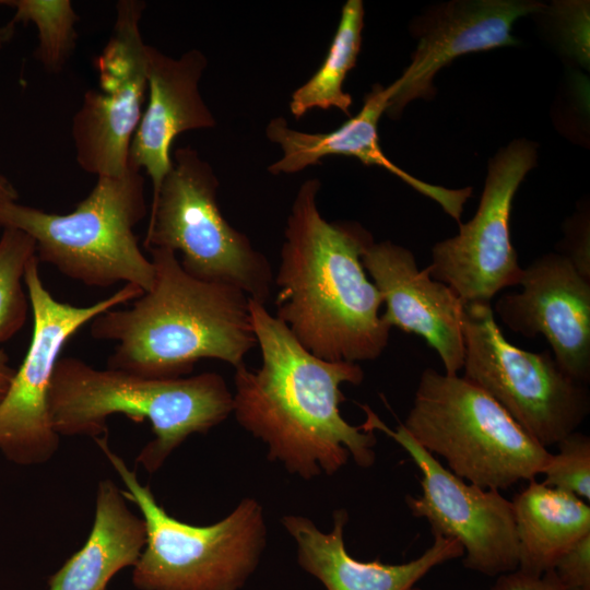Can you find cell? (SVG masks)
<instances>
[{
    "label": "cell",
    "mask_w": 590,
    "mask_h": 590,
    "mask_svg": "<svg viewBox=\"0 0 590 590\" xmlns=\"http://www.w3.org/2000/svg\"><path fill=\"white\" fill-rule=\"evenodd\" d=\"M519 548L518 570L541 576L575 542L590 533V507L581 498L536 482L511 500Z\"/></svg>",
    "instance_id": "44dd1931"
},
{
    "label": "cell",
    "mask_w": 590,
    "mask_h": 590,
    "mask_svg": "<svg viewBox=\"0 0 590 590\" xmlns=\"http://www.w3.org/2000/svg\"><path fill=\"white\" fill-rule=\"evenodd\" d=\"M145 3L120 0L109 40L95 58L98 86L88 90L72 119L81 168L97 177L128 169L129 148L148 93L146 44L140 32Z\"/></svg>",
    "instance_id": "4fadbf2b"
},
{
    "label": "cell",
    "mask_w": 590,
    "mask_h": 590,
    "mask_svg": "<svg viewBox=\"0 0 590 590\" xmlns=\"http://www.w3.org/2000/svg\"><path fill=\"white\" fill-rule=\"evenodd\" d=\"M402 425L455 475L482 488L534 480L551 455L480 387L433 368L421 374Z\"/></svg>",
    "instance_id": "52a82bcc"
},
{
    "label": "cell",
    "mask_w": 590,
    "mask_h": 590,
    "mask_svg": "<svg viewBox=\"0 0 590 590\" xmlns=\"http://www.w3.org/2000/svg\"><path fill=\"white\" fill-rule=\"evenodd\" d=\"M408 590H421V589H420V588H416V587L414 586V587H412V588H410V589H408Z\"/></svg>",
    "instance_id": "1f68e13d"
},
{
    "label": "cell",
    "mask_w": 590,
    "mask_h": 590,
    "mask_svg": "<svg viewBox=\"0 0 590 590\" xmlns=\"http://www.w3.org/2000/svg\"><path fill=\"white\" fill-rule=\"evenodd\" d=\"M536 144L516 139L488 162L476 213L459 223V233L438 241L425 269L430 278L450 286L464 304L489 300L504 288L519 285L523 268L510 238L515 194L536 164Z\"/></svg>",
    "instance_id": "7c38bea8"
},
{
    "label": "cell",
    "mask_w": 590,
    "mask_h": 590,
    "mask_svg": "<svg viewBox=\"0 0 590 590\" xmlns=\"http://www.w3.org/2000/svg\"><path fill=\"white\" fill-rule=\"evenodd\" d=\"M391 86L375 84L365 95L357 115L330 132L309 133L292 129L283 117L273 118L266 129L267 138L280 145L282 157L269 166V173L294 174L317 165L326 156L343 155L359 160L364 165L379 166L436 201L453 220L460 222L472 188L448 189L425 182L389 160L379 144L378 122L386 113Z\"/></svg>",
    "instance_id": "ac0fdd59"
},
{
    "label": "cell",
    "mask_w": 590,
    "mask_h": 590,
    "mask_svg": "<svg viewBox=\"0 0 590 590\" xmlns=\"http://www.w3.org/2000/svg\"><path fill=\"white\" fill-rule=\"evenodd\" d=\"M364 15L361 0H347L343 5L337 32L323 62L311 78L292 94L290 111L296 119L315 108H337L351 116L353 99L344 92L343 83L357 62Z\"/></svg>",
    "instance_id": "7402d4cb"
},
{
    "label": "cell",
    "mask_w": 590,
    "mask_h": 590,
    "mask_svg": "<svg viewBox=\"0 0 590 590\" xmlns=\"http://www.w3.org/2000/svg\"><path fill=\"white\" fill-rule=\"evenodd\" d=\"M0 5L15 9L8 27L32 22L38 34L35 58L47 72H60L71 57L76 43L79 21L69 0H8Z\"/></svg>",
    "instance_id": "603a6c76"
},
{
    "label": "cell",
    "mask_w": 590,
    "mask_h": 590,
    "mask_svg": "<svg viewBox=\"0 0 590 590\" xmlns=\"http://www.w3.org/2000/svg\"><path fill=\"white\" fill-rule=\"evenodd\" d=\"M219 179L191 146L174 152L151 214L144 247L179 251L191 276L231 285L267 306L274 288L268 258L233 227L217 203Z\"/></svg>",
    "instance_id": "ba28073f"
},
{
    "label": "cell",
    "mask_w": 590,
    "mask_h": 590,
    "mask_svg": "<svg viewBox=\"0 0 590 590\" xmlns=\"http://www.w3.org/2000/svg\"><path fill=\"white\" fill-rule=\"evenodd\" d=\"M146 543V527L127 505L122 489L104 479L84 545L48 579V590H106L121 569L134 566Z\"/></svg>",
    "instance_id": "ffe728a7"
},
{
    "label": "cell",
    "mask_w": 590,
    "mask_h": 590,
    "mask_svg": "<svg viewBox=\"0 0 590 590\" xmlns=\"http://www.w3.org/2000/svg\"><path fill=\"white\" fill-rule=\"evenodd\" d=\"M554 22L557 46L583 68H589V1H556L541 10Z\"/></svg>",
    "instance_id": "484cf974"
},
{
    "label": "cell",
    "mask_w": 590,
    "mask_h": 590,
    "mask_svg": "<svg viewBox=\"0 0 590 590\" xmlns=\"http://www.w3.org/2000/svg\"><path fill=\"white\" fill-rule=\"evenodd\" d=\"M347 520L346 510L338 509L332 530L322 532L303 516L287 515L282 519L296 542L298 564L327 590H408L434 567L464 554L458 541L434 535L432 546L408 563L361 562L345 548L343 531Z\"/></svg>",
    "instance_id": "d6986e66"
},
{
    "label": "cell",
    "mask_w": 590,
    "mask_h": 590,
    "mask_svg": "<svg viewBox=\"0 0 590 590\" xmlns=\"http://www.w3.org/2000/svg\"><path fill=\"white\" fill-rule=\"evenodd\" d=\"M361 260L386 304L382 321L423 338L439 355L445 374L458 375L464 363L465 305L459 295L420 270L413 252L392 241H370Z\"/></svg>",
    "instance_id": "2e32d148"
},
{
    "label": "cell",
    "mask_w": 590,
    "mask_h": 590,
    "mask_svg": "<svg viewBox=\"0 0 590 590\" xmlns=\"http://www.w3.org/2000/svg\"><path fill=\"white\" fill-rule=\"evenodd\" d=\"M19 193L13 184L0 173V201H16Z\"/></svg>",
    "instance_id": "4dcf8cb0"
},
{
    "label": "cell",
    "mask_w": 590,
    "mask_h": 590,
    "mask_svg": "<svg viewBox=\"0 0 590 590\" xmlns=\"http://www.w3.org/2000/svg\"><path fill=\"white\" fill-rule=\"evenodd\" d=\"M551 570L565 590H590V533L568 547Z\"/></svg>",
    "instance_id": "4316f807"
},
{
    "label": "cell",
    "mask_w": 590,
    "mask_h": 590,
    "mask_svg": "<svg viewBox=\"0 0 590 590\" xmlns=\"http://www.w3.org/2000/svg\"><path fill=\"white\" fill-rule=\"evenodd\" d=\"M541 474L544 485L590 499V438L577 430L560 439Z\"/></svg>",
    "instance_id": "d4e9b609"
},
{
    "label": "cell",
    "mask_w": 590,
    "mask_h": 590,
    "mask_svg": "<svg viewBox=\"0 0 590 590\" xmlns=\"http://www.w3.org/2000/svg\"><path fill=\"white\" fill-rule=\"evenodd\" d=\"M153 287L126 309L95 317L91 335L117 342L107 368L155 379L181 378L202 358L237 368L257 345L250 298L231 285L188 274L172 250H149Z\"/></svg>",
    "instance_id": "3957f363"
},
{
    "label": "cell",
    "mask_w": 590,
    "mask_h": 590,
    "mask_svg": "<svg viewBox=\"0 0 590 590\" xmlns=\"http://www.w3.org/2000/svg\"><path fill=\"white\" fill-rule=\"evenodd\" d=\"M544 7L535 0H453L430 8L412 23L417 46L409 67L390 84L387 115L397 119L410 102L430 99L434 76L458 57L518 45L514 23Z\"/></svg>",
    "instance_id": "5bb4252c"
},
{
    "label": "cell",
    "mask_w": 590,
    "mask_h": 590,
    "mask_svg": "<svg viewBox=\"0 0 590 590\" xmlns=\"http://www.w3.org/2000/svg\"><path fill=\"white\" fill-rule=\"evenodd\" d=\"M36 256L34 239L15 228H3L0 237V344L24 326L28 302L23 290L24 272Z\"/></svg>",
    "instance_id": "cb8c5ba5"
},
{
    "label": "cell",
    "mask_w": 590,
    "mask_h": 590,
    "mask_svg": "<svg viewBox=\"0 0 590 590\" xmlns=\"http://www.w3.org/2000/svg\"><path fill=\"white\" fill-rule=\"evenodd\" d=\"M146 211L144 178L128 163L119 177H97L88 196L68 214L0 201V227L30 235L38 261L72 280L94 287L125 282L148 292L155 269L133 232Z\"/></svg>",
    "instance_id": "5b68a950"
},
{
    "label": "cell",
    "mask_w": 590,
    "mask_h": 590,
    "mask_svg": "<svg viewBox=\"0 0 590 590\" xmlns=\"http://www.w3.org/2000/svg\"><path fill=\"white\" fill-rule=\"evenodd\" d=\"M320 186L317 178L306 180L287 216L274 316L317 357L373 361L386 350L391 330L361 260L374 239L358 223L328 222L317 205Z\"/></svg>",
    "instance_id": "7a4b0ae2"
},
{
    "label": "cell",
    "mask_w": 590,
    "mask_h": 590,
    "mask_svg": "<svg viewBox=\"0 0 590 590\" xmlns=\"http://www.w3.org/2000/svg\"><path fill=\"white\" fill-rule=\"evenodd\" d=\"M261 366L235 368L233 411L239 425L268 448V458L310 480L332 475L352 457L362 468L375 463L373 432L349 424L340 412L343 384L359 385L356 363L312 355L267 306L250 299Z\"/></svg>",
    "instance_id": "6da1fadb"
},
{
    "label": "cell",
    "mask_w": 590,
    "mask_h": 590,
    "mask_svg": "<svg viewBox=\"0 0 590 590\" xmlns=\"http://www.w3.org/2000/svg\"><path fill=\"white\" fill-rule=\"evenodd\" d=\"M208 59L199 49L179 58L146 46L148 104L132 137L128 163L144 169L152 181V204L173 166L172 144L185 131L214 128L199 83Z\"/></svg>",
    "instance_id": "e0dca14e"
},
{
    "label": "cell",
    "mask_w": 590,
    "mask_h": 590,
    "mask_svg": "<svg viewBox=\"0 0 590 590\" xmlns=\"http://www.w3.org/2000/svg\"><path fill=\"white\" fill-rule=\"evenodd\" d=\"M491 590H565L550 569L541 576H532L520 570L500 575Z\"/></svg>",
    "instance_id": "f1b7e54d"
},
{
    "label": "cell",
    "mask_w": 590,
    "mask_h": 590,
    "mask_svg": "<svg viewBox=\"0 0 590 590\" xmlns=\"http://www.w3.org/2000/svg\"><path fill=\"white\" fill-rule=\"evenodd\" d=\"M120 476L125 498L140 510L146 543L133 566L139 590H239L255 571L266 546L261 505L244 498L222 520L193 526L169 515L149 485L115 453L108 437L94 439Z\"/></svg>",
    "instance_id": "8992f818"
},
{
    "label": "cell",
    "mask_w": 590,
    "mask_h": 590,
    "mask_svg": "<svg viewBox=\"0 0 590 590\" xmlns=\"http://www.w3.org/2000/svg\"><path fill=\"white\" fill-rule=\"evenodd\" d=\"M521 291L500 296L495 311L511 331L542 334L558 366L590 380V280L562 253H546L523 269Z\"/></svg>",
    "instance_id": "9a60e30c"
},
{
    "label": "cell",
    "mask_w": 590,
    "mask_h": 590,
    "mask_svg": "<svg viewBox=\"0 0 590 590\" xmlns=\"http://www.w3.org/2000/svg\"><path fill=\"white\" fill-rule=\"evenodd\" d=\"M24 284L33 314V335L0 402V451L10 462L27 467L48 462L59 448L60 436L51 424L48 394L55 366L67 341L98 315L134 300L144 292L137 285L125 284L91 306L62 303L45 287L36 256L25 268Z\"/></svg>",
    "instance_id": "30bf717a"
},
{
    "label": "cell",
    "mask_w": 590,
    "mask_h": 590,
    "mask_svg": "<svg viewBox=\"0 0 590 590\" xmlns=\"http://www.w3.org/2000/svg\"><path fill=\"white\" fill-rule=\"evenodd\" d=\"M48 408L59 436L108 437L107 418L114 414L149 421L154 439L135 463L154 473L190 435L205 434L228 417L233 392L216 373L155 379L96 369L69 356L55 366Z\"/></svg>",
    "instance_id": "277c9868"
},
{
    "label": "cell",
    "mask_w": 590,
    "mask_h": 590,
    "mask_svg": "<svg viewBox=\"0 0 590 590\" xmlns=\"http://www.w3.org/2000/svg\"><path fill=\"white\" fill-rule=\"evenodd\" d=\"M590 231L589 215L578 213L565 224V250L575 269L586 279L590 280Z\"/></svg>",
    "instance_id": "83f0119b"
},
{
    "label": "cell",
    "mask_w": 590,
    "mask_h": 590,
    "mask_svg": "<svg viewBox=\"0 0 590 590\" xmlns=\"http://www.w3.org/2000/svg\"><path fill=\"white\" fill-rule=\"evenodd\" d=\"M363 430H378L396 440L422 473V493L406 496L411 514L424 518L433 535L458 541L464 551L465 568L498 577L519 567V548L511 500L499 491L482 488L455 475L418 445L402 423L388 427L366 404Z\"/></svg>",
    "instance_id": "8fae6325"
},
{
    "label": "cell",
    "mask_w": 590,
    "mask_h": 590,
    "mask_svg": "<svg viewBox=\"0 0 590 590\" xmlns=\"http://www.w3.org/2000/svg\"><path fill=\"white\" fill-rule=\"evenodd\" d=\"M15 369H13L9 364L8 354L0 349V402L4 398L11 385Z\"/></svg>",
    "instance_id": "f546056e"
},
{
    "label": "cell",
    "mask_w": 590,
    "mask_h": 590,
    "mask_svg": "<svg viewBox=\"0 0 590 590\" xmlns=\"http://www.w3.org/2000/svg\"><path fill=\"white\" fill-rule=\"evenodd\" d=\"M463 377L491 396L543 447L577 430L590 412L585 384L547 352L533 353L504 337L489 304L464 305Z\"/></svg>",
    "instance_id": "9c48e42d"
}]
</instances>
